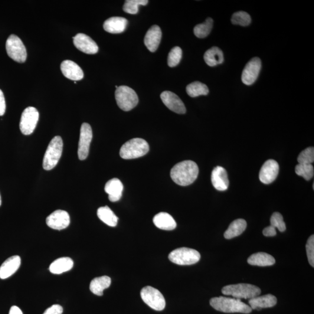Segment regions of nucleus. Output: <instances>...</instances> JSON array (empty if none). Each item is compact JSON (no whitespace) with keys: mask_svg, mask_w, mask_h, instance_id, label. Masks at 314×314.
I'll return each mask as SVG.
<instances>
[{"mask_svg":"<svg viewBox=\"0 0 314 314\" xmlns=\"http://www.w3.org/2000/svg\"><path fill=\"white\" fill-rule=\"evenodd\" d=\"M198 172L197 163L187 160L173 166L171 171V177L176 184L186 186L192 184L196 181Z\"/></svg>","mask_w":314,"mask_h":314,"instance_id":"nucleus-1","label":"nucleus"},{"mask_svg":"<svg viewBox=\"0 0 314 314\" xmlns=\"http://www.w3.org/2000/svg\"><path fill=\"white\" fill-rule=\"evenodd\" d=\"M210 305L215 310L225 313L249 314L252 312L251 307L240 299L230 297H214L210 300Z\"/></svg>","mask_w":314,"mask_h":314,"instance_id":"nucleus-2","label":"nucleus"},{"mask_svg":"<svg viewBox=\"0 0 314 314\" xmlns=\"http://www.w3.org/2000/svg\"><path fill=\"white\" fill-rule=\"evenodd\" d=\"M149 152V145L145 140L140 138L131 139L121 147L119 155L121 158L131 159L139 158Z\"/></svg>","mask_w":314,"mask_h":314,"instance_id":"nucleus-3","label":"nucleus"},{"mask_svg":"<svg viewBox=\"0 0 314 314\" xmlns=\"http://www.w3.org/2000/svg\"><path fill=\"white\" fill-rule=\"evenodd\" d=\"M63 142L60 136H55L51 140L45 152L42 167L46 171L55 167L63 153Z\"/></svg>","mask_w":314,"mask_h":314,"instance_id":"nucleus-4","label":"nucleus"},{"mask_svg":"<svg viewBox=\"0 0 314 314\" xmlns=\"http://www.w3.org/2000/svg\"><path fill=\"white\" fill-rule=\"evenodd\" d=\"M222 292L225 295L232 296L235 299H250L260 295L259 287L247 283L231 284L223 287Z\"/></svg>","mask_w":314,"mask_h":314,"instance_id":"nucleus-5","label":"nucleus"},{"mask_svg":"<svg viewBox=\"0 0 314 314\" xmlns=\"http://www.w3.org/2000/svg\"><path fill=\"white\" fill-rule=\"evenodd\" d=\"M118 106L123 111H129L135 108L139 103V98L135 91L126 86H120L115 93Z\"/></svg>","mask_w":314,"mask_h":314,"instance_id":"nucleus-6","label":"nucleus"},{"mask_svg":"<svg viewBox=\"0 0 314 314\" xmlns=\"http://www.w3.org/2000/svg\"><path fill=\"white\" fill-rule=\"evenodd\" d=\"M200 254L192 248L182 247L174 250L169 254L168 258L172 263L179 266H190L198 263Z\"/></svg>","mask_w":314,"mask_h":314,"instance_id":"nucleus-7","label":"nucleus"},{"mask_svg":"<svg viewBox=\"0 0 314 314\" xmlns=\"http://www.w3.org/2000/svg\"><path fill=\"white\" fill-rule=\"evenodd\" d=\"M6 50L8 56L19 63H24L27 58V52L22 41L17 36H9L6 41Z\"/></svg>","mask_w":314,"mask_h":314,"instance_id":"nucleus-8","label":"nucleus"},{"mask_svg":"<svg viewBox=\"0 0 314 314\" xmlns=\"http://www.w3.org/2000/svg\"><path fill=\"white\" fill-rule=\"evenodd\" d=\"M142 299L150 308L156 311H162L165 307L164 297L158 290L152 286L143 287L140 292Z\"/></svg>","mask_w":314,"mask_h":314,"instance_id":"nucleus-9","label":"nucleus"},{"mask_svg":"<svg viewBox=\"0 0 314 314\" xmlns=\"http://www.w3.org/2000/svg\"><path fill=\"white\" fill-rule=\"evenodd\" d=\"M39 119V113L37 109L33 107L26 108L21 118L20 130L25 135H29L34 132Z\"/></svg>","mask_w":314,"mask_h":314,"instance_id":"nucleus-10","label":"nucleus"},{"mask_svg":"<svg viewBox=\"0 0 314 314\" xmlns=\"http://www.w3.org/2000/svg\"><path fill=\"white\" fill-rule=\"evenodd\" d=\"M93 138L92 129L89 123H83L81 126L80 139L78 145V157L81 161L89 156L90 146Z\"/></svg>","mask_w":314,"mask_h":314,"instance_id":"nucleus-11","label":"nucleus"},{"mask_svg":"<svg viewBox=\"0 0 314 314\" xmlns=\"http://www.w3.org/2000/svg\"><path fill=\"white\" fill-rule=\"evenodd\" d=\"M261 70V61L254 57L245 66L241 75V80L247 86L253 84L257 79Z\"/></svg>","mask_w":314,"mask_h":314,"instance_id":"nucleus-12","label":"nucleus"},{"mask_svg":"<svg viewBox=\"0 0 314 314\" xmlns=\"http://www.w3.org/2000/svg\"><path fill=\"white\" fill-rule=\"evenodd\" d=\"M48 227L55 230L61 231L67 228L70 224V215L64 210L55 211L46 219Z\"/></svg>","mask_w":314,"mask_h":314,"instance_id":"nucleus-13","label":"nucleus"},{"mask_svg":"<svg viewBox=\"0 0 314 314\" xmlns=\"http://www.w3.org/2000/svg\"><path fill=\"white\" fill-rule=\"evenodd\" d=\"M279 171V166L275 160H267L260 170L259 174L260 181L264 184H270L276 179Z\"/></svg>","mask_w":314,"mask_h":314,"instance_id":"nucleus-14","label":"nucleus"},{"mask_svg":"<svg viewBox=\"0 0 314 314\" xmlns=\"http://www.w3.org/2000/svg\"><path fill=\"white\" fill-rule=\"evenodd\" d=\"M73 39L75 46L84 53L95 54L99 51L96 42L86 35L78 34Z\"/></svg>","mask_w":314,"mask_h":314,"instance_id":"nucleus-15","label":"nucleus"},{"mask_svg":"<svg viewBox=\"0 0 314 314\" xmlns=\"http://www.w3.org/2000/svg\"><path fill=\"white\" fill-rule=\"evenodd\" d=\"M161 99L165 106L173 112L184 114L186 112V109L184 103L180 98L169 91H163L161 94Z\"/></svg>","mask_w":314,"mask_h":314,"instance_id":"nucleus-16","label":"nucleus"},{"mask_svg":"<svg viewBox=\"0 0 314 314\" xmlns=\"http://www.w3.org/2000/svg\"><path fill=\"white\" fill-rule=\"evenodd\" d=\"M211 182L214 187L219 191H227L229 182L228 173L226 169L222 166H218L212 172Z\"/></svg>","mask_w":314,"mask_h":314,"instance_id":"nucleus-17","label":"nucleus"},{"mask_svg":"<svg viewBox=\"0 0 314 314\" xmlns=\"http://www.w3.org/2000/svg\"><path fill=\"white\" fill-rule=\"evenodd\" d=\"M62 73L69 79L78 81L82 79L84 74L78 65L70 60H65L61 64Z\"/></svg>","mask_w":314,"mask_h":314,"instance_id":"nucleus-18","label":"nucleus"},{"mask_svg":"<svg viewBox=\"0 0 314 314\" xmlns=\"http://www.w3.org/2000/svg\"><path fill=\"white\" fill-rule=\"evenodd\" d=\"M162 38L161 29L157 25H153L149 29L145 38V44L150 51L155 52L158 49Z\"/></svg>","mask_w":314,"mask_h":314,"instance_id":"nucleus-19","label":"nucleus"},{"mask_svg":"<svg viewBox=\"0 0 314 314\" xmlns=\"http://www.w3.org/2000/svg\"><path fill=\"white\" fill-rule=\"evenodd\" d=\"M21 259L18 256H14L8 258L0 267V278L7 279L11 276L21 266Z\"/></svg>","mask_w":314,"mask_h":314,"instance_id":"nucleus-20","label":"nucleus"},{"mask_svg":"<svg viewBox=\"0 0 314 314\" xmlns=\"http://www.w3.org/2000/svg\"><path fill=\"white\" fill-rule=\"evenodd\" d=\"M105 192L109 195L111 202L118 201L122 197L123 185L119 179L114 178L110 180L105 186Z\"/></svg>","mask_w":314,"mask_h":314,"instance_id":"nucleus-21","label":"nucleus"},{"mask_svg":"<svg viewBox=\"0 0 314 314\" xmlns=\"http://www.w3.org/2000/svg\"><path fill=\"white\" fill-rule=\"evenodd\" d=\"M127 20L122 17H112L104 22V30L113 34H118L125 31Z\"/></svg>","mask_w":314,"mask_h":314,"instance_id":"nucleus-22","label":"nucleus"},{"mask_svg":"<svg viewBox=\"0 0 314 314\" xmlns=\"http://www.w3.org/2000/svg\"><path fill=\"white\" fill-rule=\"evenodd\" d=\"M252 310H260L262 309L271 308L276 305L277 299L272 294H267L262 296H257L250 299L248 301Z\"/></svg>","mask_w":314,"mask_h":314,"instance_id":"nucleus-23","label":"nucleus"},{"mask_svg":"<svg viewBox=\"0 0 314 314\" xmlns=\"http://www.w3.org/2000/svg\"><path fill=\"white\" fill-rule=\"evenodd\" d=\"M154 224L160 230L172 231L176 227V222L171 215L166 212H159L153 218Z\"/></svg>","mask_w":314,"mask_h":314,"instance_id":"nucleus-24","label":"nucleus"},{"mask_svg":"<svg viewBox=\"0 0 314 314\" xmlns=\"http://www.w3.org/2000/svg\"><path fill=\"white\" fill-rule=\"evenodd\" d=\"M204 61L208 66L213 67L224 63L223 52L220 48L213 47L205 52Z\"/></svg>","mask_w":314,"mask_h":314,"instance_id":"nucleus-25","label":"nucleus"},{"mask_svg":"<svg viewBox=\"0 0 314 314\" xmlns=\"http://www.w3.org/2000/svg\"><path fill=\"white\" fill-rule=\"evenodd\" d=\"M74 267V261L71 258L62 257L55 260L49 268L51 273L61 274L70 271Z\"/></svg>","mask_w":314,"mask_h":314,"instance_id":"nucleus-26","label":"nucleus"},{"mask_svg":"<svg viewBox=\"0 0 314 314\" xmlns=\"http://www.w3.org/2000/svg\"><path fill=\"white\" fill-rule=\"evenodd\" d=\"M248 263L251 266L267 267L273 266L275 260L271 255L266 253H257L248 258Z\"/></svg>","mask_w":314,"mask_h":314,"instance_id":"nucleus-27","label":"nucleus"},{"mask_svg":"<svg viewBox=\"0 0 314 314\" xmlns=\"http://www.w3.org/2000/svg\"><path fill=\"white\" fill-rule=\"evenodd\" d=\"M111 283V278L107 276H103L94 278L91 280L90 284V290L97 296L103 295V291L109 288Z\"/></svg>","mask_w":314,"mask_h":314,"instance_id":"nucleus-28","label":"nucleus"},{"mask_svg":"<svg viewBox=\"0 0 314 314\" xmlns=\"http://www.w3.org/2000/svg\"><path fill=\"white\" fill-rule=\"evenodd\" d=\"M247 228V222L243 219H238L232 222L228 230L224 234V237L227 239L238 236L243 234Z\"/></svg>","mask_w":314,"mask_h":314,"instance_id":"nucleus-29","label":"nucleus"},{"mask_svg":"<svg viewBox=\"0 0 314 314\" xmlns=\"http://www.w3.org/2000/svg\"><path fill=\"white\" fill-rule=\"evenodd\" d=\"M97 216L101 221L111 227H116L118 221V218L108 206L98 209Z\"/></svg>","mask_w":314,"mask_h":314,"instance_id":"nucleus-30","label":"nucleus"},{"mask_svg":"<svg viewBox=\"0 0 314 314\" xmlns=\"http://www.w3.org/2000/svg\"><path fill=\"white\" fill-rule=\"evenodd\" d=\"M186 91L189 96L191 97H196L199 96H205L209 93V89L207 85L199 82V81H194L188 85L186 87Z\"/></svg>","mask_w":314,"mask_h":314,"instance_id":"nucleus-31","label":"nucleus"},{"mask_svg":"<svg viewBox=\"0 0 314 314\" xmlns=\"http://www.w3.org/2000/svg\"><path fill=\"white\" fill-rule=\"evenodd\" d=\"M213 26V20L208 18L202 24L196 25L194 28V34L198 38H205L210 34Z\"/></svg>","mask_w":314,"mask_h":314,"instance_id":"nucleus-32","label":"nucleus"},{"mask_svg":"<svg viewBox=\"0 0 314 314\" xmlns=\"http://www.w3.org/2000/svg\"><path fill=\"white\" fill-rule=\"evenodd\" d=\"M148 3L147 0H127L123 6V10L130 14H136L139 5H146Z\"/></svg>","mask_w":314,"mask_h":314,"instance_id":"nucleus-33","label":"nucleus"},{"mask_svg":"<svg viewBox=\"0 0 314 314\" xmlns=\"http://www.w3.org/2000/svg\"><path fill=\"white\" fill-rule=\"evenodd\" d=\"M295 172L297 175L302 176L306 181L312 179L314 174V169L312 164L299 163L296 166Z\"/></svg>","mask_w":314,"mask_h":314,"instance_id":"nucleus-34","label":"nucleus"},{"mask_svg":"<svg viewBox=\"0 0 314 314\" xmlns=\"http://www.w3.org/2000/svg\"><path fill=\"white\" fill-rule=\"evenodd\" d=\"M231 21L234 25L247 26L251 24V18L248 13L244 11H238L234 13L232 15Z\"/></svg>","mask_w":314,"mask_h":314,"instance_id":"nucleus-35","label":"nucleus"},{"mask_svg":"<svg viewBox=\"0 0 314 314\" xmlns=\"http://www.w3.org/2000/svg\"><path fill=\"white\" fill-rule=\"evenodd\" d=\"M182 57V50L179 47H175L171 49L168 57V64L169 67L177 66Z\"/></svg>","mask_w":314,"mask_h":314,"instance_id":"nucleus-36","label":"nucleus"},{"mask_svg":"<svg viewBox=\"0 0 314 314\" xmlns=\"http://www.w3.org/2000/svg\"><path fill=\"white\" fill-rule=\"evenodd\" d=\"M297 161L299 163L302 164H312L314 161V149L313 147H310L301 152Z\"/></svg>","mask_w":314,"mask_h":314,"instance_id":"nucleus-37","label":"nucleus"},{"mask_svg":"<svg viewBox=\"0 0 314 314\" xmlns=\"http://www.w3.org/2000/svg\"><path fill=\"white\" fill-rule=\"evenodd\" d=\"M271 224L275 228H277L281 232L286 230V225L283 221L282 215L279 212H274L271 218Z\"/></svg>","mask_w":314,"mask_h":314,"instance_id":"nucleus-38","label":"nucleus"},{"mask_svg":"<svg viewBox=\"0 0 314 314\" xmlns=\"http://www.w3.org/2000/svg\"><path fill=\"white\" fill-rule=\"evenodd\" d=\"M307 257L309 263L313 267H314V236H311L306 244Z\"/></svg>","mask_w":314,"mask_h":314,"instance_id":"nucleus-39","label":"nucleus"},{"mask_svg":"<svg viewBox=\"0 0 314 314\" xmlns=\"http://www.w3.org/2000/svg\"><path fill=\"white\" fill-rule=\"evenodd\" d=\"M63 313V308L58 304H55L49 307L42 314H62Z\"/></svg>","mask_w":314,"mask_h":314,"instance_id":"nucleus-40","label":"nucleus"},{"mask_svg":"<svg viewBox=\"0 0 314 314\" xmlns=\"http://www.w3.org/2000/svg\"><path fill=\"white\" fill-rule=\"evenodd\" d=\"M6 110V104L4 93L0 89V116L4 115Z\"/></svg>","mask_w":314,"mask_h":314,"instance_id":"nucleus-41","label":"nucleus"},{"mask_svg":"<svg viewBox=\"0 0 314 314\" xmlns=\"http://www.w3.org/2000/svg\"><path fill=\"white\" fill-rule=\"evenodd\" d=\"M263 235L267 237L275 236L276 235L275 228L271 225L265 228L263 231Z\"/></svg>","mask_w":314,"mask_h":314,"instance_id":"nucleus-42","label":"nucleus"},{"mask_svg":"<svg viewBox=\"0 0 314 314\" xmlns=\"http://www.w3.org/2000/svg\"><path fill=\"white\" fill-rule=\"evenodd\" d=\"M9 314H23V313L18 307L12 306L9 311Z\"/></svg>","mask_w":314,"mask_h":314,"instance_id":"nucleus-43","label":"nucleus"},{"mask_svg":"<svg viewBox=\"0 0 314 314\" xmlns=\"http://www.w3.org/2000/svg\"><path fill=\"white\" fill-rule=\"evenodd\" d=\"M1 205V195H0V206Z\"/></svg>","mask_w":314,"mask_h":314,"instance_id":"nucleus-44","label":"nucleus"}]
</instances>
